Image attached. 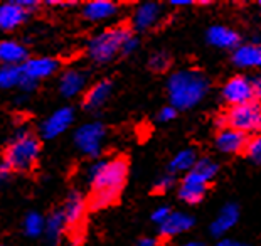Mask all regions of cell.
<instances>
[{"label": "cell", "mask_w": 261, "mask_h": 246, "mask_svg": "<svg viewBox=\"0 0 261 246\" xmlns=\"http://www.w3.org/2000/svg\"><path fill=\"white\" fill-rule=\"evenodd\" d=\"M128 159L118 155L110 160L96 162L90 170L91 192L88 195V209L99 211L113 206L123 191L128 179Z\"/></svg>", "instance_id": "6da1fadb"}, {"label": "cell", "mask_w": 261, "mask_h": 246, "mask_svg": "<svg viewBox=\"0 0 261 246\" xmlns=\"http://www.w3.org/2000/svg\"><path fill=\"white\" fill-rule=\"evenodd\" d=\"M167 89L170 106H174L177 111L189 110L205 96L209 89V80L202 71L182 69L169 78Z\"/></svg>", "instance_id": "7a4b0ae2"}, {"label": "cell", "mask_w": 261, "mask_h": 246, "mask_svg": "<svg viewBox=\"0 0 261 246\" xmlns=\"http://www.w3.org/2000/svg\"><path fill=\"white\" fill-rule=\"evenodd\" d=\"M39 155H41V140L36 133L22 130L15 135L4 152V164L12 172L27 174L34 170Z\"/></svg>", "instance_id": "3957f363"}, {"label": "cell", "mask_w": 261, "mask_h": 246, "mask_svg": "<svg viewBox=\"0 0 261 246\" xmlns=\"http://www.w3.org/2000/svg\"><path fill=\"white\" fill-rule=\"evenodd\" d=\"M219 165L211 159H197L194 167L182 179L179 187V198L187 204H197L207 192L209 182L218 174Z\"/></svg>", "instance_id": "277c9868"}, {"label": "cell", "mask_w": 261, "mask_h": 246, "mask_svg": "<svg viewBox=\"0 0 261 246\" xmlns=\"http://www.w3.org/2000/svg\"><path fill=\"white\" fill-rule=\"evenodd\" d=\"M130 36H133V31L125 22L110 27V29L103 31L101 34L91 39L90 44H88V56L94 63L107 64L121 53V46Z\"/></svg>", "instance_id": "5b68a950"}, {"label": "cell", "mask_w": 261, "mask_h": 246, "mask_svg": "<svg viewBox=\"0 0 261 246\" xmlns=\"http://www.w3.org/2000/svg\"><path fill=\"white\" fill-rule=\"evenodd\" d=\"M261 81L258 76H232L223 86V98L227 105L236 106L249 102H258Z\"/></svg>", "instance_id": "8992f818"}, {"label": "cell", "mask_w": 261, "mask_h": 246, "mask_svg": "<svg viewBox=\"0 0 261 246\" xmlns=\"http://www.w3.org/2000/svg\"><path fill=\"white\" fill-rule=\"evenodd\" d=\"M226 127L232 128L248 135V133H256L261 125V111L258 102H249L243 105L231 106L224 113Z\"/></svg>", "instance_id": "52a82bcc"}, {"label": "cell", "mask_w": 261, "mask_h": 246, "mask_svg": "<svg viewBox=\"0 0 261 246\" xmlns=\"http://www.w3.org/2000/svg\"><path fill=\"white\" fill-rule=\"evenodd\" d=\"M86 211H88V204L85 195L77 191L69 192L64 206L61 208V212H63V219H64V229L73 233V236H77V233L83 229Z\"/></svg>", "instance_id": "ba28073f"}, {"label": "cell", "mask_w": 261, "mask_h": 246, "mask_svg": "<svg viewBox=\"0 0 261 246\" xmlns=\"http://www.w3.org/2000/svg\"><path fill=\"white\" fill-rule=\"evenodd\" d=\"M105 137V127L101 123H86L74 133V142L83 154L98 157L101 152V142Z\"/></svg>", "instance_id": "9c48e42d"}, {"label": "cell", "mask_w": 261, "mask_h": 246, "mask_svg": "<svg viewBox=\"0 0 261 246\" xmlns=\"http://www.w3.org/2000/svg\"><path fill=\"white\" fill-rule=\"evenodd\" d=\"M74 118V111L69 106H64V108H59L58 111L49 116L41 125V135L46 140H51V138H56L63 133L66 128H68Z\"/></svg>", "instance_id": "30bf717a"}, {"label": "cell", "mask_w": 261, "mask_h": 246, "mask_svg": "<svg viewBox=\"0 0 261 246\" xmlns=\"http://www.w3.org/2000/svg\"><path fill=\"white\" fill-rule=\"evenodd\" d=\"M58 61L51 58H27L24 63L20 64V72L31 80L39 81L44 78H49L54 75L58 69Z\"/></svg>", "instance_id": "8fae6325"}, {"label": "cell", "mask_w": 261, "mask_h": 246, "mask_svg": "<svg viewBox=\"0 0 261 246\" xmlns=\"http://www.w3.org/2000/svg\"><path fill=\"white\" fill-rule=\"evenodd\" d=\"M246 142L248 135L232 128H223L216 135V147L224 154H243Z\"/></svg>", "instance_id": "7c38bea8"}, {"label": "cell", "mask_w": 261, "mask_h": 246, "mask_svg": "<svg viewBox=\"0 0 261 246\" xmlns=\"http://www.w3.org/2000/svg\"><path fill=\"white\" fill-rule=\"evenodd\" d=\"M29 12L19 2H7L0 5V31H14L25 22Z\"/></svg>", "instance_id": "4fadbf2b"}, {"label": "cell", "mask_w": 261, "mask_h": 246, "mask_svg": "<svg viewBox=\"0 0 261 246\" xmlns=\"http://www.w3.org/2000/svg\"><path fill=\"white\" fill-rule=\"evenodd\" d=\"M192 226H194L192 216L186 214V212L172 211L167 219L159 226V229H160L162 238H172V236H175V234H180V233L187 231V229H191Z\"/></svg>", "instance_id": "5bb4252c"}, {"label": "cell", "mask_w": 261, "mask_h": 246, "mask_svg": "<svg viewBox=\"0 0 261 246\" xmlns=\"http://www.w3.org/2000/svg\"><path fill=\"white\" fill-rule=\"evenodd\" d=\"M160 12H162V10H160L159 4L145 2V4L138 5V9L135 10V15H133V29L147 31L150 27H153L160 17Z\"/></svg>", "instance_id": "9a60e30c"}, {"label": "cell", "mask_w": 261, "mask_h": 246, "mask_svg": "<svg viewBox=\"0 0 261 246\" xmlns=\"http://www.w3.org/2000/svg\"><path fill=\"white\" fill-rule=\"evenodd\" d=\"M207 41L216 47L223 49H236L240 46L241 37L236 31L224 26H213L207 31Z\"/></svg>", "instance_id": "2e32d148"}, {"label": "cell", "mask_w": 261, "mask_h": 246, "mask_svg": "<svg viewBox=\"0 0 261 246\" xmlns=\"http://www.w3.org/2000/svg\"><path fill=\"white\" fill-rule=\"evenodd\" d=\"M112 88H113V85L110 80H101V81L94 83V85L86 91L85 100H83V106H85L86 110L99 108V106L108 100L110 93H112Z\"/></svg>", "instance_id": "e0dca14e"}, {"label": "cell", "mask_w": 261, "mask_h": 246, "mask_svg": "<svg viewBox=\"0 0 261 246\" xmlns=\"http://www.w3.org/2000/svg\"><path fill=\"white\" fill-rule=\"evenodd\" d=\"M232 63L240 68H258L261 64V49L258 44L238 46L232 53Z\"/></svg>", "instance_id": "ac0fdd59"}, {"label": "cell", "mask_w": 261, "mask_h": 246, "mask_svg": "<svg viewBox=\"0 0 261 246\" xmlns=\"http://www.w3.org/2000/svg\"><path fill=\"white\" fill-rule=\"evenodd\" d=\"M240 219V209H238L236 204H226L221 212L218 214V217L214 219L213 226H211V233L214 236H223L226 231H229Z\"/></svg>", "instance_id": "d6986e66"}, {"label": "cell", "mask_w": 261, "mask_h": 246, "mask_svg": "<svg viewBox=\"0 0 261 246\" xmlns=\"http://www.w3.org/2000/svg\"><path fill=\"white\" fill-rule=\"evenodd\" d=\"M29 51L15 41L0 42V63L4 66H20L27 59Z\"/></svg>", "instance_id": "ffe728a7"}, {"label": "cell", "mask_w": 261, "mask_h": 246, "mask_svg": "<svg viewBox=\"0 0 261 246\" xmlns=\"http://www.w3.org/2000/svg\"><path fill=\"white\" fill-rule=\"evenodd\" d=\"M118 5L108 0H93L83 5V15L88 20H105L116 14Z\"/></svg>", "instance_id": "44dd1931"}, {"label": "cell", "mask_w": 261, "mask_h": 246, "mask_svg": "<svg viewBox=\"0 0 261 246\" xmlns=\"http://www.w3.org/2000/svg\"><path fill=\"white\" fill-rule=\"evenodd\" d=\"M85 81H86V76L83 75L81 71L69 69V71H66L63 76H61L59 91L66 98H73L83 89V86H85Z\"/></svg>", "instance_id": "7402d4cb"}, {"label": "cell", "mask_w": 261, "mask_h": 246, "mask_svg": "<svg viewBox=\"0 0 261 246\" xmlns=\"http://www.w3.org/2000/svg\"><path fill=\"white\" fill-rule=\"evenodd\" d=\"M44 229H46L47 241L51 244H58L61 234L64 231V219H63V212H61V209L53 211L51 214L47 216L46 223H44Z\"/></svg>", "instance_id": "603a6c76"}, {"label": "cell", "mask_w": 261, "mask_h": 246, "mask_svg": "<svg viewBox=\"0 0 261 246\" xmlns=\"http://www.w3.org/2000/svg\"><path fill=\"white\" fill-rule=\"evenodd\" d=\"M196 162H197L196 150H192V149L180 150V152L170 160V164H169V174H174L175 176L177 172H187V170H191Z\"/></svg>", "instance_id": "cb8c5ba5"}, {"label": "cell", "mask_w": 261, "mask_h": 246, "mask_svg": "<svg viewBox=\"0 0 261 246\" xmlns=\"http://www.w3.org/2000/svg\"><path fill=\"white\" fill-rule=\"evenodd\" d=\"M20 66H2L0 68V88L7 89L17 86L20 81Z\"/></svg>", "instance_id": "d4e9b609"}, {"label": "cell", "mask_w": 261, "mask_h": 246, "mask_svg": "<svg viewBox=\"0 0 261 246\" xmlns=\"http://www.w3.org/2000/svg\"><path fill=\"white\" fill-rule=\"evenodd\" d=\"M172 64V58L169 53L165 51H159L153 53L148 58V69L153 72H165Z\"/></svg>", "instance_id": "484cf974"}, {"label": "cell", "mask_w": 261, "mask_h": 246, "mask_svg": "<svg viewBox=\"0 0 261 246\" xmlns=\"http://www.w3.org/2000/svg\"><path fill=\"white\" fill-rule=\"evenodd\" d=\"M24 229H25V234L31 238H36L39 236L42 231H44V219L41 214L37 212H29L24 221Z\"/></svg>", "instance_id": "4316f807"}, {"label": "cell", "mask_w": 261, "mask_h": 246, "mask_svg": "<svg viewBox=\"0 0 261 246\" xmlns=\"http://www.w3.org/2000/svg\"><path fill=\"white\" fill-rule=\"evenodd\" d=\"M249 160H253L254 164H258L259 159H261V140L258 135H253V137H248V142H246V147H244V152H243Z\"/></svg>", "instance_id": "83f0119b"}, {"label": "cell", "mask_w": 261, "mask_h": 246, "mask_svg": "<svg viewBox=\"0 0 261 246\" xmlns=\"http://www.w3.org/2000/svg\"><path fill=\"white\" fill-rule=\"evenodd\" d=\"M174 186H175V176L169 174V172H167V174H164L157 182H155L153 192L155 194H164V192H167L169 189H172Z\"/></svg>", "instance_id": "f1b7e54d"}, {"label": "cell", "mask_w": 261, "mask_h": 246, "mask_svg": "<svg viewBox=\"0 0 261 246\" xmlns=\"http://www.w3.org/2000/svg\"><path fill=\"white\" fill-rule=\"evenodd\" d=\"M172 212L170 208H167V206H160V208H157L153 212H152V221L155 223V225H162V223L167 219L169 214Z\"/></svg>", "instance_id": "f546056e"}, {"label": "cell", "mask_w": 261, "mask_h": 246, "mask_svg": "<svg viewBox=\"0 0 261 246\" xmlns=\"http://www.w3.org/2000/svg\"><path fill=\"white\" fill-rule=\"evenodd\" d=\"M175 116H177V110L170 105L164 106V108L159 111V120L160 121H170V120H174Z\"/></svg>", "instance_id": "4dcf8cb0"}, {"label": "cell", "mask_w": 261, "mask_h": 246, "mask_svg": "<svg viewBox=\"0 0 261 246\" xmlns=\"http://www.w3.org/2000/svg\"><path fill=\"white\" fill-rule=\"evenodd\" d=\"M137 46H138V39L135 36H130L123 42V46H121V54H132L137 49Z\"/></svg>", "instance_id": "1f68e13d"}, {"label": "cell", "mask_w": 261, "mask_h": 246, "mask_svg": "<svg viewBox=\"0 0 261 246\" xmlns=\"http://www.w3.org/2000/svg\"><path fill=\"white\" fill-rule=\"evenodd\" d=\"M19 86H20L22 89H24V91H32V89H36L37 81L31 80V78H27V76L22 75V76H20V81H19Z\"/></svg>", "instance_id": "d6a6232c"}, {"label": "cell", "mask_w": 261, "mask_h": 246, "mask_svg": "<svg viewBox=\"0 0 261 246\" xmlns=\"http://www.w3.org/2000/svg\"><path fill=\"white\" fill-rule=\"evenodd\" d=\"M10 174H12V170H10L9 167L2 162V164H0V184H5V182H7V181H9V177H10Z\"/></svg>", "instance_id": "836d02e7"}, {"label": "cell", "mask_w": 261, "mask_h": 246, "mask_svg": "<svg viewBox=\"0 0 261 246\" xmlns=\"http://www.w3.org/2000/svg\"><path fill=\"white\" fill-rule=\"evenodd\" d=\"M216 246H249V244H243V243L232 241V239H221V241Z\"/></svg>", "instance_id": "e575fe53"}, {"label": "cell", "mask_w": 261, "mask_h": 246, "mask_svg": "<svg viewBox=\"0 0 261 246\" xmlns=\"http://www.w3.org/2000/svg\"><path fill=\"white\" fill-rule=\"evenodd\" d=\"M194 2L192 0H174V2H170V5H174V7H184V5H192Z\"/></svg>", "instance_id": "d590c367"}, {"label": "cell", "mask_w": 261, "mask_h": 246, "mask_svg": "<svg viewBox=\"0 0 261 246\" xmlns=\"http://www.w3.org/2000/svg\"><path fill=\"white\" fill-rule=\"evenodd\" d=\"M184 246H204V243H201V241H192V243H186Z\"/></svg>", "instance_id": "8d00e7d4"}, {"label": "cell", "mask_w": 261, "mask_h": 246, "mask_svg": "<svg viewBox=\"0 0 261 246\" xmlns=\"http://www.w3.org/2000/svg\"><path fill=\"white\" fill-rule=\"evenodd\" d=\"M0 246H4V244H0Z\"/></svg>", "instance_id": "74e56055"}]
</instances>
